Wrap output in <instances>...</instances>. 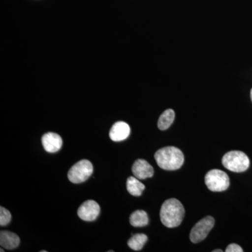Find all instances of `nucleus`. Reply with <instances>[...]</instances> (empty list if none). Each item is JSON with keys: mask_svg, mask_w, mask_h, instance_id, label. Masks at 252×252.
Instances as JSON below:
<instances>
[{"mask_svg": "<svg viewBox=\"0 0 252 252\" xmlns=\"http://www.w3.org/2000/svg\"><path fill=\"white\" fill-rule=\"evenodd\" d=\"M175 112L171 109H167L159 117L158 127L160 130H165L170 127L175 120Z\"/></svg>", "mask_w": 252, "mask_h": 252, "instance_id": "nucleus-14", "label": "nucleus"}, {"mask_svg": "<svg viewBox=\"0 0 252 252\" xmlns=\"http://www.w3.org/2000/svg\"><path fill=\"white\" fill-rule=\"evenodd\" d=\"M148 240V237L147 235L139 233L134 235L127 242V245L129 248L132 249L134 251H140L142 250Z\"/></svg>", "mask_w": 252, "mask_h": 252, "instance_id": "nucleus-15", "label": "nucleus"}, {"mask_svg": "<svg viewBox=\"0 0 252 252\" xmlns=\"http://www.w3.org/2000/svg\"><path fill=\"white\" fill-rule=\"evenodd\" d=\"M130 134V127L126 122H119L113 125L109 131V137L114 142H121L128 137Z\"/></svg>", "mask_w": 252, "mask_h": 252, "instance_id": "nucleus-10", "label": "nucleus"}, {"mask_svg": "<svg viewBox=\"0 0 252 252\" xmlns=\"http://www.w3.org/2000/svg\"><path fill=\"white\" fill-rule=\"evenodd\" d=\"M127 191L133 196H140L145 189V186L135 177H130L126 182Z\"/></svg>", "mask_w": 252, "mask_h": 252, "instance_id": "nucleus-12", "label": "nucleus"}, {"mask_svg": "<svg viewBox=\"0 0 252 252\" xmlns=\"http://www.w3.org/2000/svg\"><path fill=\"white\" fill-rule=\"evenodd\" d=\"M130 224L134 227H144L149 224V217L144 210H136L130 217Z\"/></svg>", "mask_w": 252, "mask_h": 252, "instance_id": "nucleus-13", "label": "nucleus"}, {"mask_svg": "<svg viewBox=\"0 0 252 252\" xmlns=\"http://www.w3.org/2000/svg\"><path fill=\"white\" fill-rule=\"evenodd\" d=\"M100 212L98 203L92 200H87L81 204L78 209V216L81 220L86 221H93L97 218Z\"/></svg>", "mask_w": 252, "mask_h": 252, "instance_id": "nucleus-7", "label": "nucleus"}, {"mask_svg": "<svg viewBox=\"0 0 252 252\" xmlns=\"http://www.w3.org/2000/svg\"><path fill=\"white\" fill-rule=\"evenodd\" d=\"M213 252H223L221 250H214Z\"/></svg>", "mask_w": 252, "mask_h": 252, "instance_id": "nucleus-18", "label": "nucleus"}, {"mask_svg": "<svg viewBox=\"0 0 252 252\" xmlns=\"http://www.w3.org/2000/svg\"><path fill=\"white\" fill-rule=\"evenodd\" d=\"M222 164L227 170L234 172L246 171L250 165L248 156L240 151H231L223 156Z\"/></svg>", "mask_w": 252, "mask_h": 252, "instance_id": "nucleus-3", "label": "nucleus"}, {"mask_svg": "<svg viewBox=\"0 0 252 252\" xmlns=\"http://www.w3.org/2000/svg\"><path fill=\"white\" fill-rule=\"evenodd\" d=\"M132 171L135 177L139 180L149 178L154 174L153 167L144 159H138L134 162L132 167Z\"/></svg>", "mask_w": 252, "mask_h": 252, "instance_id": "nucleus-9", "label": "nucleus"}, {"mask_svg": "<svg viewBox=\"0 0 252 252\" xmlns=\"http://www.w3.org/2000/svg\"><path fill=\"white\" fill-rule=\"evenodd\" d=\"M94 172V166L91 161L81 160L74 164L68 172V179L72 183L81 184L85 182Z\"/></svg>", "mask_w": 252, "mask_h": 252, "instance_id": "nucleus-5", "label": "nucleus"}, {"mask_svg": "<svg viewBox=\"0 0 252 252\" xmlns=\"http://www.w3.org/2000/svg\"><path fill=\"white\" fill-rule=\"evenodd\" d=\"M43 147L49 153L59 152L63 145V140L61 136L54 132H48L41 137Z\"/></svg>", "mask_w": 252, "mask_h": 252, "instance_id": "nucleus-8", "label": "nucleus"}, {"mask_svg": "<svg viewBox=\"0 0 252 252\" xmlns=\"http://www.w3.org/2000/svg\"><path fill=\"white\" fill-rule=\"evenodd\" d=\"M20 238L17 235L7 230L0 233V245L6 250H14L20 245Z\"/></svg>", "mask_w": 252, "mask_h": 252, "instance_id": "nucleus-11", "label": "nucleus"}, {"mask_svg": "<svg viewBox=\"0 0 252 252\" xmlns=\"http://www.w3.org/2000/svg\"><path fill=\"white\" fill-rule=\"evenodd\" d=\"M158 165L165 170H177L183 165L185 157L180 149L175 147H163L154 154Z\"/></svg>", "mask_w": 252, "mask_h": 252, "instance_id": "nucleus-2", "label": "nucleus"}, {"mask_svg": "<svg viewBox=\"0 0 252 252\" xmlns=\"http://www.w3.org/2000/svg\"><path fill=\"white\" fill-rule=\"evenodd\" d=\"M185 212V207L180 200L168 199L164 202L160 208V220L167 228H175L182 223Z\"/></svg>", "mask_w": 252, "mask_h": 252, "instance_id": "nucleus-1", "label": "nucleus"}, {"mask_svg": "<svg viewBox=\"0 0 252 252\" xmlns=\"http://www.w3.org/2000/svg\"><path fill=\"white\" fill-rule=\"evenodd\" d=\"M226 252H243V250L241 247L239 246L237 244H230L225 250Z\"/></svg>", "mask_w": 252, "mask_h": 252, "instance_id": "nucleus-17", "label": "nucleus"}, {"mask_svg": "<svg viewBox=\"0 0 252 252\" xmlns=\"http://www.w3.org/2000/svg\"><path fill=\"white\" fill-rule=\"evenodd\" d=\"M205 182L209 190L213 192L224 191L230 185L228 175L225 172L217 169L207 172Z\"/></svg>", "mask_w": 252, "mask_h": 252, "instance_id": "nucleus-4", "label": "nucleus"}, {"mask_svg": "<svg viewBox=\"0 0 252 252\" xmlns=\"http://www.w3.org/2000/svg\"><path fill=\"white\" fill-rule=\"evenodd\" d=\"M215 223V219L210 216H207L199 220L190 231V241L193 243H198L205 240L213 228Z\"/></svg>", "mask_w": 252, "mask_h": 252, "instance_id": "nucleus-6", "label": "nucleus"}, {"mask_svg": "<svg viewBox=\"0 0 252 252\" xmlns=\"http://www.w3.org/2000/svg\"><path fill=\"white\" fill-rule=\"evenodd\" d=\"M0 252H4V250H3V249H1V250H0Z\"/></svg>", "mask_w": 252, "mask_h": 252, "instance_id": "nucleus-19", "label": "nucleus"}, {"mask_svg": "<svg viewBox=\"0 0 252 252\" xmlns=\"http://www.w3.org/2000/svg\"><path fill=\"white\" fill-rule=\"evenodd\" d=\"M11 220V215L9 210L3 207H0V225L5 226L9 224Z\"/></svg>", "mask_w": 252, "mask_h": 252, "instance_id": "nucleus-16", "label": "nucleus"}, {"mask_svg": "<svg viewBox=\"0 0 252 252\" xmlns=\"http://www.w3.org/2000/svg\"><path fill=\"white\" fill-rule=\"evenodd\" d=\"M251 99H252V89L251 90Z\"/></svg>", "mask_w": 252, "mask_h": 252, "instance_id": "nucleus-20", "label": "nucleus"}]
</instances>
